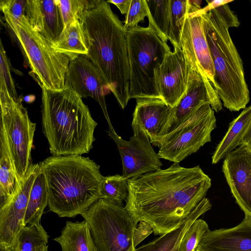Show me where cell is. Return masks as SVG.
<instances>
[{
  "label": "cell",
  "mask_w": 251,
  "mask_h": 251,
  "mask_svg": "<svg viewBox=\"0 0 251 251\" xmlns=\"http://www.w3.org/2000/svg\"><path fill=\"white\" fill-rule=\"evenodd\" d=\"M125 208L137 225L149 224L155 235L178 227L205 198L211 180L198 166L185 168L174 163L128 179Z\"/></svg>",
  "instance_id": "1"
},
{
  "label": "cell",
  "mask_w": 251,
  "mask_h": 251,
  "mask_svg": "<svg viewBox=\"0 0 251 251\" xmlns=\"http://www.w3.org/2000/svg\"><path fill=\"white\" fill-rule=\"evenodd\" d=\"M54 240L60 244L62 251H97L89 225L85 220L67 222L61 235Z\"/></svg>",
  "instance_id": "23"
},
{
  "label": "cell",
  "mask_w": 251,
  "mask_h": 251,
  "mask_svg": "<svg viewBox=\"0 0 251 251\" xmlns=\"http://www.w3.org/2000/svg\"><path fill=\"white\" fill-rule=\"evenodd\" d=\"M231 1L232 0H215L212 1H207V6L209 7L215 8L225 4H228L229 2Z\"/></svg>",
  "instance_id": "39"
},
{
  "label": "cell",
  "mask_w": 251,
  "mask_h": 251,
  "mask_svg": "<svg viewBox=\"0 0 251 251\" xmlns=\"http://www.w3.org/2000/svg\"><path fill=\"white\" fill-rule=\"evenodd\" d=\"M107 1L116 5L122 14L126 15L129 11L131 0H109Z\"/></svg>",
  "instance_id": "37"
},
{
  "label": "cell",
  "mask_w": 251,
  "mask_h": 251,
  "mask_svg": "<svg viewBox=\"0 0 251 251\" xmlns=\"http://www.w3.org/2000/svg\"><path fill=\"white\" fill-rule=\"evenodd\" d=\"M211 207L209 200L204 198L178 227L161 235L148 244L136 248L135 251H178L181 240L187 229Z\"/></svg>",
  "instance_id": "22"
},
{
  "label": "cell",
  "mask_w": 251,
  "mask_h": 251,
  "mask_svg": "<svg viewBox=\"0 0 251 251\" xmlns=\"http://www.w3.org/2000/svg\"><path fill=\"white\" fill-rule=\"evenodd\" d=\"M204 34L214 68V88L231 111L245 109L250 100L243 62L229 32L240 22L228 4L201 8Z\"/></svg>",
  "instance_id": "3"
},
{
  "label": "cell",
  "mask_w": 251,
  "mask_h": 251,
  "mask_svg": "<svg viewBox=\"0 0 251 251\" xmlns=\"http://www.w3.org/2000/svg\"><path fill=\"white\" fill-rule=\"evenodd\" d=\"M138 227H136L135 231L134 245L136 248V246L149 235H150L152 231L151 226L144 222H140Z\"/></svg>",
  "instance_id": "36"
},
{
  "label": "cell",
  "mask_w": 251,
  "mask_h": 251,
  "mask_svg": "<svg viewBox=\"0 0 251 251\" xmlns=\"http://www.w3.org/2000/svg\"><path fill=\"white\" fill-rule=\"evenodd\" d=\"M21 188L6 134L3 126L0 125V208L10 202Z\"/></svg>",
  "instance_id": "21"
},
{
  "label": "cell",
  "mask_w": 251,
  "mask_h": 251,
  "mask_svg": "<svg viewBox=\"0 0 251 251\" xmlns=\"http://www.w3.org/2000/svg\"><path fill=\"white\" fill-rule=\"evenodd\" d=\"M148 7V26L164 42L169 40L171 18L170 0H146Z\"/></svg>",
  "instance_id": "27"
},
{
  "label": "cell",
  "mask_w": 251,
  "mask_h": 251,
  "mask_svg": "<svg viewBox=\"0 0 251 251\" xmlns=\"http://www.w3.org/2000/svg\"><path fill=\"white\" fill-rule=\"evenodd\" d=\"M65 86L82 98L90 97L96 100L108 125H111L105 102V96L111 92L110 89L100 72L86 55H80L70 61L65 75Z\"/></svg>",
  "instance_id": "13"
},
{
  "label": "cell",
  "mask_w": 251,
  "mask_h": 251,
  "mask_svg": "<svg viewBox=\"0 0 251 251\" xmlns=\"http://www.w3.org/2000/svg\"><path fill=\"white\" fill-rule=\"evenodd\" d=\"M40 251H48V246L44 247L43 248H42Z\"/></svg>",
  "instance_id": "40"
},
{
  "label": "cell",
  "mask_w": 251,
  "mask_h": 251,
  "mask_svg": "<svg viewBox=\"0 0 251 251\" xmlns=\"http://www.w3.org/2000/svg\"><path fill=\"white\" fill-rule=\"evenodd\" d=\"M47 182L48 207L59 217L81 215L100 198V166L81 155L52 156L40 162Z\"/></svg>",
  "instance_id": "5"
},
{
  "label": "cell",
  "mask_w": 251,
  "mask_h": 251,
  "mask_svg": "<svg viewBox=\"0 0 251 251\" xmlns=\"http://www.w3.org/2000/svg\"><path fill=\"white\" fill-rule=\"evenodd\" d=\"M48 205V192L46 177L40 166L33 182L25 216V226L40 224L41 216Z\"/></svg>",
  "instance_id": "25"
},
{
  "label": "cell",
  "mask_w": 251,
  "mask_h": 251,
  "mask_svg": "<svg viewBox=\"0 0 251 251\" xmlns=\"http://www.w3.org/2000/svg\"><path fill=\"white\" fill-rule=\"evenodd\" d=\"M57 52L65 54L71 60L80 55H86V47L79 21L64 29L58 39L51 43Z\"/></svg>",
  "instance_id": "26"
},
{
  "label": "cell",
  "mask_w": 251,
  "mask_h": 251,
  "mask_svg": "<svg viewBox=\"0 0 251 251\" xmlns=\"http://www.w3.org/2000/svg\"><path fill=\"white\" fill-rule=\"evenodd\" d=\"M161 98L174 107L184 94L187 83V69L182 49L174 47L168 53L156 74Z\"/></svg>",
  "instance_id": "17"
},
{
  "label": "cell",
  "mask_w": 251,
  "mask_h": 251,
  "mask_svg": "<svg viewBox=\"0 0 251 251\" xmlns=\"http://www.w3.org/2000/svg\"><path fill=\"white\" fill-rule=\"evenodd\" d=\"M0 101L10 100H17L18 96L15 84L10 72L8 60L0 41Z\"/></svg>",
  "instance_id": "32"
},
{
  "label": "cell",
  "mask_w": 251,
  "mask_h": 251,
  "mask_svg": "<svg viewBox=\"0 0 251 251\" xmlns=\"http://www.w3.org/2000/svg\"><path fill=\"white\" fill-rule=\"evenodd\" d=\"M126 34L130 99H161L156 74L165 56L171 51L170 47L149 26L128 28Z\"/></svg>",
  "instance_id": "6"
},
{
  "label": "cell",
  "mask_w": 251,
  "mask_h": 251,
  "mask_svg": "<svg viewBox=\"0 0 251 251\" xmlns=\"http://www.w3.org/2000/svg\"><path fill=\"white\" fill-rule=\"evenodd\" d=\"M216 119L209 103L201 106L188 119L161 139L158 152L160 158L179 163L211 140Z\"/></svg>",
  "instance_id": "9"
},
{
  "label": "cell",
  "mask_w": 251,
  "mask_h": 251,
  "mask_svg": "<svg viewBox=\"0 0 251 251\" xmlns=\"http://www.w3.org/2000/svg\"><path fill=\"white\" fill-rule=\"evenodd\" d=\"M49 237L40 224L25 226L18 235L15 251H40L47 246Z\"/></svg>",
  "instance_id": "28"
},
{
  "label": "cell",
  "mask_w": 251,
  "mask_h": 251,
  "mask_svg": "<svg viewBox=\"0 0 251 251\" xmlns=\"http://www.w3.org/2000/svg\"><path fill=\"white\" fill-rule=\"evenodd\" d=\"M196 251H200L197 249Z\"/></svg>",
  "instance_id": "41"
},
{
  "label": "cell",
  "mask_w": 251,
  "mask_h": 251,
  "mask_svg": "<svg viewBox=\"0 0 251 251\" xmlns=\"http://www.w3.org/2000/svg\"><path fill=\"white\" fill-rule=\"evenodd\" d=\"M20 97L17 100L0 101V122L8 141L10 152L22 186L33 164L31 152L36 124L30 119Z\"/></svg>",
  "instance_id": "10"
},
{
  "label": "cell",
  "mask_w": 251,
  "mask_h": 251,
  "mask_svg": "<svg viewBox=\"0 0 251 251\" xmlns=\"http://www.w3.org/2000/svg\"><path fill=\"white\" fill-rule=\"evenodd\" d=\"M86 55L100 72L122 109L129 97V67L126 29L111 8L100 0L79 19Z\"/></svg>",
  "instance_id": "2"
},
{
  "label": "cell",
  "mask_w": 251,
  "mask_h": 251,
  "mask_svg": "<svg viewBox=\"0 0 251 251\" xmlns=\"http://www.w3.org/2000/svg\"><path fill=\"white\" fill-rule=\"evenodd\" d=\"M187 69L186 89L177 104L172 108L164 136L180 126L204 104L209 103L217 112L223 108L221 100L212 85L207 83L197 72L188 67Z\"/></svg>",
  "instance_id": "14"
},
{
  "label": "cell",
  "mask_w": 251,
  "mask_h": 251,
  "mask_svg": "<svg viewBox=\"0 0 251 251\" xmlns=\"http://www.w3.org/2000/svg\"><path fill=\"white\" fill-rule=\"evenodd\" d=\"M25 17L32 29L51 43L64 29L57 0H27Z\"/></svg>",
  "instance_id": "20"
},
{
  "label": "cell",
  "mask_w": 251,
  "mask_h": 251,
  "mask_svg": "<svg viewBox=\"0 0 251 251\" xmlns=\"http://www.w3.org/2000/svg\"><path fill=\"white\" fill-rule=\"evenodd\" d=\"M100 0H57L64 29L79 19L86 10L96 5Z\"/></svg>",
  "instance_id": "31"
},
{
  "label": "cell",
  "mask_w": 251,
  "mask_h": 251,
  "mask_svg": "<svg viewBox=\"0 0 251 251\" xmlns=\"http://www.w3.org/2000/svg\"><path fill=\"white\" fill-rule=\"evenodd\" d=\"M222 171L236 203L251 217V150L239 146L225 157Z\"/></svg>",
  "instance_id": "16"
},
{
  "label": "cell",
  "mask_w": 251,
  "mask_h": 251,
  "mask_svg": "<svg viewBox=\"0 0 251 251\" xmlns=\"http://www.w3.org/2000/svg\"><path fill=\"white\" fill-rule=\"evenodd\" d=\"M201 9L187 13L181 34L180 46L186 67L199 73L214 87V68L203 30Z\"/></svg>",
  "instance_id": "12"
},
{
  "label": "cell",
  "mask_w": 251,
  "mask_h": 251,
  "mask_svg": "<svg viewBox=\"0 0 251 251\" xmlns=\"http://www.w3.org/2000/svg\"><path fill=\"white\" fill-rule=\"evenodd\" d=\"M131 126L133 134L128 141L118 135L112 125L107 131L117 146L123 166L122 176L126 179L157 171L162 166L146 131L136 124L132 123Z\"/></svg>",
  "instance_id": "11"
},
{
  "label": "cell",
  "mask_w": 251,
  "mask_h": 251,
  "mask_svg": "<svg viewBox=\"0 0 251 251\" xmlns=\"http://www.w3.org/2000/svg\"><path fill=\"white\" fill-rule=\"evenodd\" d=\"M128 196V179L120 175L103 177L100 198L119 205H123V201H126Z\"/></svg>",
  "instance_id": "29"
},
{
  "label": "cell",
  "mask_w": 251,
  "mask_h": 251,
  "mask_svg": "<svg viewBox=\"0 0 251 251\" xmlns=\"http://www.w3.org/2000/svg\"><path fill=\"white\" fill-rule=\"evenodd\" d=\"M40 163L33 164L19 193L0 208V251H15L17 238L24 223L31 189Z\"/></svg>",
  "instance_id": "15"
},
{
  "label": "cell",
  "mask_w": 251,
  "mask_h": 251,
  "mask_svg": "<svg viewBox=\"0 0 251 251\" xmlns=\"http://www.w3.org/2000/svg\"><path fill=\"white\" fill-rule=\"evenodd\" d=\"M4 21L18 41L41 88L59 90L65 87L66 73L71 59L55 51L51 42L32 29L25 17L16 19L3 13Z\"/></svg>",
  "instance_id": "7"
},
{
  "label": "cell",
  "mask_w": 251,
  "mask_h": 251,
  "mask_svg": "<svg viewBox=\"0 0 251 251\" xmlns=\"http://www.w3.org/2000/svg\"><path fill=\"white\" fill-rule=\"evenodd\" d=\"M242 144L251 150V122L243 138Z\"/></svg>",
  "instance_id": "38"
},
{
  "label": "cell",
  "mask_w": 251,
  "mask_h": 251,
  "mask_svg": "<svg viewBox=\"0 0 251 251\" xmlns=\"http://www.w3.org/2000/svg\"><path fill=\"white\" fill-rule=\"evenodd\" d=\"M27 0H1L0 8L3 13H8L16 19L25 17Z\"/></svg>",
  "instance_id": "35"
},
{
  "label": "cell",
  "mask_w": 251,
  "mask_h": 251,
  "mask_svg": "<svg viewBox=\"0 0 251 251\" xmlns=\"http://www.w3.org/2000/svg\"><path fill=\"white\" fill-rule=\"evenodd\" d=\"M81 216L89 225L97 251H135L137 225L123 205L100 198Z\"/></svg>",
  "instance_id": "8"
},
{
  "label": "cell",
  "mask_w": 251,
  "mask_h": 251,
  "mask_svg": "<svg viewBox=\"0 0 251 251\" xmlns=\"http://www.w3.org/2000/svg\"><path fill=\"white\" fill-rule=\"evenodd\" d=\"M171 0L169 40L173 47L180 46V37L188 11V0Z\"/></svg>",
  "instance_id": "30"
},
{
  "label": "cell",
  "mask_w": 251,
  "mask_h": 251,
  "mask_svg": "<svg viewBox=\"0 0 251 251\" xmlns=\"http://www.w3.org/2000/svg\"><path fill=\"white\" fill-rule=\"evenodd\" d=\"M148 16L146 0H131L130 8L126 16L124 27L126 29L138 26V24Z\"/></svg>",
  "instance_id": "34"
},
{
  "label": "cell",
  "mask_w": 251,
  "mask_h": 251,
  "mask_svg": "<svg viewBox=\"0 0 251 251\" xmlns=\"http://www.w3.org/2000/svg\"><path fill=\"white\" fill-rule=\"evenodd\" d=\"M132 123L147 133L151 143L158 147L168 123L172 108L160 98L136 99Z\"/></svg>",
  "instance_id": "18"
},
{
  "label": "cell",
  "mask_w": 251,
  "mask_h": 251,
  "mask_svg": "<svg viewBox=\"0 0 251 251\" xmlns=\"http://www.w3.org/2000/svg\"><path fill=\"white\" fill-rule=\"evenodd\" d=\"M42 89V125L52 156L82 155L93 148L98 124L82 98L65 86Z\"/></svg>",
  "instance_id": "4"
},
{
  "label": "cell",
  "mask_w": 251,
  "mask_h": 251,
  "mask_svg": "<svg viewBox=\"0 0 251 251\" xmlns=\"http://www.w3.org/2000/svg\"><path fill=\"white\" fill-rule=\"evenodd\" d=\"M237 226L209 230L199 243L200 251H251V217Z\"/></svg>",
  "instance_id": "19"
},
{
  "label": "cell",
  "mask_w": 251,
  "mask_h": 251,
  "mask_svg": "<svg viewBox=\"0 0 251 251\" xmlns=\"http://www.w3.org/2000/svg\"><path fill=\"white\" fill-rule=\"evenodd\" d=\"M251 122V105L246 108L229 125L228 129L212 157L215 164L242 144L243 138Z\"/></svg>",
  "instance_id": "24"
},
{
  "label": "cell",
  "mask_w": 251,
  "mask_h": 251,
  "mask_svg": "<svg viewBox=\"0 0 251 251\" xmlns=\"http://www.w3.org/2000/svg\"><path fill=\"white\" fill-rule=\"evenodd\" d=\"M209 230L208 225L205 221L196 220L183 236L178 251H196L199 243Z\"/></svg>",
  "instance_id": "33"
}]
</instances>
